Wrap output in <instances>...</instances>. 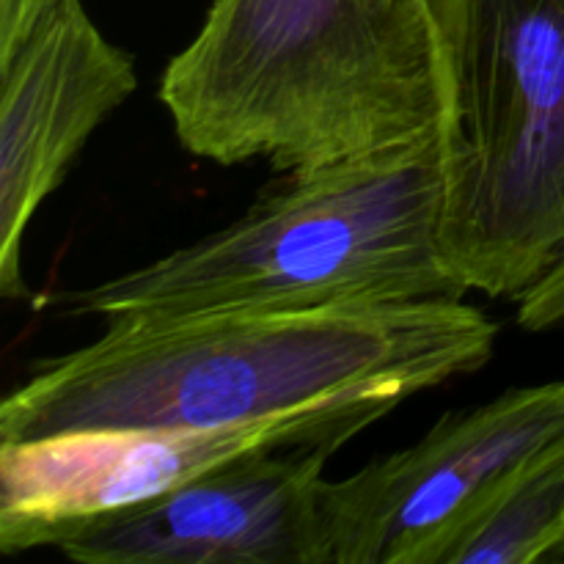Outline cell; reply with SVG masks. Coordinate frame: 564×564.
<instances>
[{
	"label": "cell",
	"mask_w": 564,
	"mask_h": 564,
	"mask_svg": "<svg viewBox=\"0 0 564 564\" xmlns=\"http://www.w3.org/2000/svg\"><path fill=\"white\" fill-rule=\"evenodd\" d=\"M0 297H31L22 240L88 138L138 88L135 61L80 0H53L0 64Z\"/></svg>",
	"instance_id": "obj_8"
},
{
	"label": "cell",
	"mask_w": 564,
	"mask_h": 564,
	"mask_svg": "<svg viewBox=\"0 0 564 564\" xmlns=\"http://www.w3.org/2000/svg\"><path fill=\"white\" fill-rule=\"evenodd\" d=\"M564 438V380L446 413L419 444L328 479L330 564H427L512 471Z\"/></svg>",
	"instance_id": "obj_6"
},
{
	"label": "cell",
	"mask_w": 564,
	"mask_h": 564,
	"mask_svg": "<svg viewBox=\"0 0 564 564\" xmlns=\"http://www.w3.org/2000/svg\"><path fill=\"white\" fill-rule=\"evenodd\" d=\"M160 102L193 158L317 171L438 132L430 0H215Z\"/></svg>",
	"instance_id": "obj_2"
},
{
	"label": "cell",
	"mask_w": 564,
	"mask_h": 564,
	"mask_svg": "<svg viewBox=\"0 0 564 564\" xmlns=\"http://www.w3.org/2000/svg\"><path fill=\"white\" fill-rule=\"evenodd\" d=\"M549 564H564V543L549 556Z\"/></svg>",
	"instance_id": "obj_12"
},
{
	"label": "cell",
	"mask_w": 564,
	"mask_h": 564,
	"mask_svg": "<svg viewBox=\"0 0 564 564\" xmlns=\"http://www.w3.org/2000/svg\"><path fill=\"white\" fill-rule=\"evenodd\" d=\"M50 3L53 0H0V64L11 58Z\"/></svg>",
	"instance_id": "obj_11"
},
{
	"label": "cell",
	"mask_w": 564,
	"mask_h": 564,
	"mask_svg": "<svg viewBox=\"0 0 564 564\" xmlns=\"http://www.w3.org/2000/svg\"><path fill=\"white\" fill-rule=\"evenodd\" d=\"M564 323V253L545 270L538 284L518 297V325L527 330H549Z\"/></svg>",
	"instance_id": "obj_10"
},
{
	"label": "cell",
	"mask_w": 564,
	"mask_h": 564,
	"mask_svg": "<svg viewBox=\"0 0 564 564\" xmlns=\"http://www.w3.org/2000/svg\"><path fill=\"white\" fill-rule=\"evenodd\" d=\"M391 402L328 405L215 430H91L0 444V549H55L80 523L268 449L345 446Z\"/></svg>",
	"instance_id": "obj_5"
},
{
	"label": "cell",
	"mask_w": 564,
	"mask_h": 564,
	"mask_svg": "<svg viewBox=\"0 0 564 564\" xmlns=\"http://www.w3.org/2000/svg\"><path fill=\"white\" fill-rule=\"evenodd\" d=\"M463 301L108 325L0 402V444L91 430H215L328 405H402L494 356Z\"/></svg>",
	"instance_id": "obj_1"
},
{
	"label": "cell",
	"mask_w": 564,
	"mask_h": 564,
	"mask_svg": "<svg viewBox=\"0 0 564 564\" xmlns=\"http://www.w3.org/2000/svg\"><path fill=\"white\" fill-rule=\"evenodd\" d=\"M444 83L441 246L521 297L564 253V0H430Z\"/></svg>",
	"instance_id": "obj_4"
},
{
	"label": "cell",
	"mask_w": 564,
	"mask_h": 564,
	"mask_svg": "<svg viewBox=\"0 0 564 564\" xmlns=\"http://www.w3.org/2000/svg\"><path fill=\"white\" fill-rule=\"evenodd\" d=\"M336 449L240 457L163 496L102 512L55 549L80 564H330L325 466Z\"/></svg>",
	"instance_id": "obj_7"
},
{
	"label": "cell",
	"mask_w": 564,
	"mask_h": 564,
	"mask_svg": "<svg viewBox=\"0 0 564 564\" xmlns=\"http://www.w3.org/2000/svg\"><path fill=\"white\" fill-rule=\"evenodd\" d=\"M441 246L438 132L286 174L235 224L88 290L72 314L105 325L463 301Z\"/></svg>",
	"instance_id": "obj_3"
},
{
	"label": "cell",
	"mask_w": 564,
	"mask_h": 564,
	"mask_svg": "<svg viewBox=\"0 0 564 564\" xmlns=\"http://www.w3.org/2000/svg\"><path fill=\"white\" fill-rule=\"evenodd\" d=\"M564 543V438L512 471L427 564H549Z\"/></svg>",
	"instance_id": "obj_9"
}]
</instances>
